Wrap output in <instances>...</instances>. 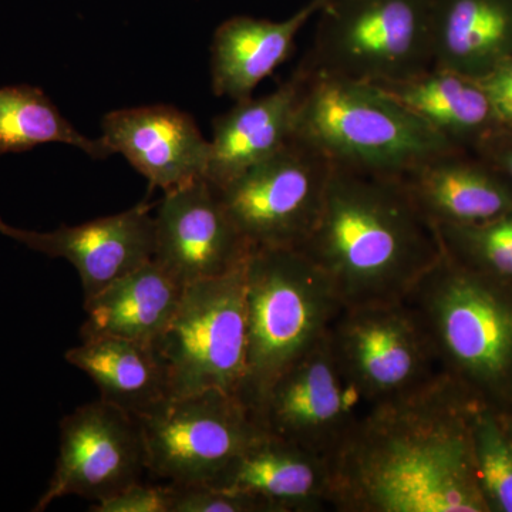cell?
I'll return each instance as SVG.
<instances>
[{
    "mask_svg": "<svg viewBox=\"0 0 512 512\" xmlns=\"http://www.w3.org/2000/svg\"><path fill=\"white\" fill-rule=\"evenodd\" d=\"M174 512H276L274 505L210 485H178Z\"/></svg>",
    "mask_w": 512,
    "mask_h": 512,
    "instance_id": "26",
    "label": "cell"
},
{
    "mask_svg": "<svg viewBox=\"0 0 512 512\" xmlns=\"http://www.w3.org/2000/svg\"><path fill=\"white\" fill-rule=\"evenodd\" d=\"M185 286L154 259L84 299L82 340L119 338L154 343L174 318Z\"/></svg>",
    "mask_w": 512,
    "mask_h": 512,
    "instance_id": "20",
    "label": "cell"
},
{
    "mask_svg": "<svg viewBox=\"0 0 512 512\" xmlns=\"http://www.w3.org/2000/svg\"><path fill=\"white\" fill-rule=\"evenodd\" d=\"M373 406L328 335L275 380L254 417L265 433L329 463Z\"/></svg>",
    "mask_w": 512,
    "mask_h": 512,
    "instance_id": "10",
    "label": "cell"
},
{
    "mask_svg": "<svg viewBox=\"0 0 512 512\" xmlns=\"http://www.w3.org/2000/svg\"><path fill=\"white\" fill-rule=\"evenodd\" d=\"M50 143L79 148L93 160H106L114 154L103 137L80 133L40 87H0V156L26 153Z\"/></svg>",
    "mask_w": 512,
    "mask_h": 512,
    "instance_id": "24",
    "label": "cell"
},
{
    "mask_svg": "<svg viewBox=\"0 0 512 512\" xmlns=\"http://www.w3.org/2000/svg\"><path fill=\"white\" fill-rule=\"evenodd\" d=\"M247 373L241 400L254 410L282 373L329 335L345 306L299 249H255L245 266Z\"/></svg>",
    "mask_w": 512,
    "mask_h": 512,
    "instance_id": "5",
    "label": "cell"
},
{
    "mask_svg": "<svg viewBox=\"0 0 512 512\" xmlns=\"http://www.w3.org/2000/svg\"><path fill=\"white\" fill-rule=\"evenodd\" d=\"M478 485L490 511L512 512V437L500 414L478 404L471 420Z\"/></svg>",
    "mask_w": 512,
    "mask_h": 512,
    "instance_id": "25",
    "label": "cell"
},
{
    "mask_svg": "<svg viewBox=\"0 0 512 512\" xmlns=\"http://www.w3.org/2000/svg\"><path fill=\"white\" fill-rule=\"evenodd\" d=\"M448 151L402 175L414 204L434 225H476L512 211V183L495 167L471 163Z\"/></svg>",
    "mask_w": 512,
    "mask_h": 512,
    "instance_id": "18",
    "label": "cell"
},
{
    "mask_svg": "<svg viewBox=\"0 0 512 512\" xmlns=\"http://www.w3.org/2000/svg\"><path fill=\"white\" fill-rule=\"evenodd\" d=\"M488 161L493 163L512 183V130L498 127L481 141Z\"/></svg>",
    "mask_w": 512,
    "mask_h": 512,
    "instance_id": "29",
    "label": "cell"
},
{
    "mask_svg": "<svg viewBox=\"0 0 512 512\" xmlns=\"http://www.w3.org/2000/svg\"><path fill=\"white\" fill-rule=\"evenodd\" d=\"M507 431H508V430H507ZM508 433H510V436L512 437V433H511V431H508Z\"/></svg>",
    "mask_w": 512,
    "mask_h": 512,
    "instance_id": "31",
    "label": "cell"
},
{
    "mask_svg": "<svg viewBox=\"0 0 512 512\" xmlns=\"http://www.w3.org/2000/svg\"><path fill=\"white\" fill-rule=\"evenodd\" d=\"M202 485L261 498L276 512L330 510L328 461L265 431Z\"/></svg>",
    "mask_w": 512,
    "mask_h": 512,
    "instance_id": "16",
    "label": "cell"
},
{
    "mask_svg": "<svg viewBox=\"0 0 512 512\" xmlns=\"http://www.w3.org/2000/svg\"><path fill=\"white\" fill-rule=\"evenodd\" d=\"M302 73H295L266 96L237 101L212 121L210 160L205 178L220 188L291 141L301 94Z\"/></svg>",
    "mask_w": 512,
    "mask_h": 512,
    "instance_id": "17",
    "label": "cell"
},
{
    "mask_svg": "<svg viewBox=\"0 0 512 512\" xmlns=\"http://www.w3.org/2000/svg\"><path fill=\"white\" fill-rule=\"evenodd\" d=\"M299 70L302 87L292 137L333 167L402 177L458 148L376 84L303 64Z\"/></svg>",
    "mask_w": 512,
    "mask_h": 512,
    "instance_id": "3",
    "label": "cell"
},
{
    "mask_svg": "<svg viewBox=\"0 0 512 512\" xmlns=\"http://www.w3.org/2000/svg\"><path fill=\"white\" fill-rule=\"evenodd\" d=\"M488 234L493 235L498 241L503 242L512 251V211L508 214L501 215L495 220L478 224Z\"/></svg>",
    "mask_w": 512,
    "mask_h": 512,
    "instance_id": "30",
    "label": "cell"
},
{
    "mask_svg": "<svg viewBox=\"0 0 512 512\" xmlns=\"http://www.w3.org/2000/svg\"><path fill=\"white\" fill-rule=\"evenodd\" d=\"M480 402L447 375L375 404L329 461L339 512H488L471 447Z\"/></svg>",
    "mask_w": 512,
    "mask_h": 512,
    "instance_id": "1",
    "label": "cell"
},
{
    "mask_svg": "<svg viewBox=\"0 0 512 512\" xmlns=\"http://www.w3.org/2000/svg\"><path fill=\"white\" fill-rule=\"evenodd\" d=\"M154 224L153 259L184 286L227 275L254 251L207 178L164 192Z\"/></svg>",
    "mask_w": 512,
    "mask_h": 512,
    "instance_id": "13",
    "label": "cell"
},
{
    "mask_svg": "<svg viewBox=\"0 0 512 512\" xmlns=\"http://www.w3.org/2000/svg\"><path fill=\"white\" fill-rule=\"evenodd\" d=\"M329 338L375 404L414 392L443 375L426 333L404 301L345 308Z\"/></svg>",
    "mask_w": 512,
    "mask_h": 512,
    "instance_id": "11",
    "label": "cell"
},
{
    "mask_svg": "<svg viewBox=\"0 0 512 512\" xmlns=\"http://www.w3.org/2000/svg\"><path fill=\"white\" fill-rule=\"evenodd\" d=\"M512 57V0H434L433 67L481 79Z\"/></svg>",
    "mask_w": 512,
    "mask_h": 512,
    "instance_id": "21",
    "label": "cell"
},
{
    "mask_svg": "<svg viewBox=\"0 0 512 512\" xmlns=\"http://www.w3.org/2000/svg\"><path fill=\"white\" fill-rule=\"evenodd\" d=\"M0 234L49 258L66 259L89 299L153 259L156 224L151 205L141 202L120 214L76 227L63 224L52 232L12 227L0 218Z\"/></svg>",
    "mask_w": 512,
    "mask_h": 512,
    "instance_id": "14",
    "label": "cell"
},
{
    "mask_svg": "<svg viewBox=\"0 0 512 512\" xmlns=\"http://www.w3.org/2000/svg\"><path fill=\"white\" fill-rule=\"evenodd\" d=\"M299 251L328 278L345 308L403 302L444 255L436 225L399 177L336 167Z\"/></svg>",
    "mask_w": 512,
    "mask_h": 512,
    "instance_id": "2",
    "label": "cell"
},
{
    "mask_svg": "<svg viewBox=\"0 0 512 512\" xmlns=\"http://www.w3.org/2000/svg\"><path fill=\"white\" fill-rule=\"evenodd\" d=\"M245 266L185 286L174 318L153 343L171 397L218 390L241 399L247 373Z\"/></svg>",
    "mask_w": 512,
    "mask_h": 512,
    "instance_id": "7",
    "label": "cell"
},
{
    "mask_svg": "<svg viewBox=\"0 0 512 512\" xmlns=\"http://www.w3.org/2000/svg\"><path fill=\"white\" fill-rule=\"evenodd\" d=\"M137 420L148 473L177 485L207 484L264 433L241 399L218 390L168 397Z\"/></svg>",
    "mask_w": 512,
    "mask_h": 512,
    "instance_id": "9",
    "label": "cell"
},
{
    "mask_svg": "<svg viewBox=\"0 0 512 512\" xmlns=\"http://www.w3.org/2000/svg\"><path fill=\"white\" fill-rule=\"evenodd\" d=\"M483 87L498 126L512 130V57L478 79Z\"/></svg>",
    "mask_w": 512,
    "mask_h": 512,
    "instance_id": "28",
    "label": "cell"
},
{
    "mask_svg": "<svg viewBox=\"0 0 512 512\" xmlns=\"http://www.w3.org/2000/svg\"><path fill=\"white\" fill-rule=\"evenodd\" d=\"M333 165L291 138L217 188L222 207L254 249H301L322 210Z\"/></svg>",
    "mask_w": 512,
    "mask_h": 512,
    "instance_id": "8",
    "label": "cell"
},
{
    "mask_svg": "<svg viewBox=\"0 0 512 512\" xmlns=\"http://www.w3.org/2000/svg\"><path fill=\"white\" fill-rule=\"evenodd\" d=\"M326 0H309L282 22L237 16L222 23L211 47L215 96L241 101L292 55L296 36Z\"/></svg>",
    "mask_w": 512,
    "mask_h": 512,
    "instance_id": "19",
    "label": "cell"
},
{
    "mask_svg": "<svg viewBox=\"0 0 512 512\" xmlns=\"http://www.w3.org/2000/svg\"><path fill=\"white\" fill-rule=\"evenodd\" d=\"M146 448L137 417L106 400L83 404L60 421L59 456L32 511L76 495L93 503L141 481Z\"/></svg>",
    "mask_w": 512,
    "mask_h": 512,
    "instance_id": "12",
    "label": "cell"
},
{
    "mask_svg": "<svg viewBox=\"0 0 512 512\" xmlns=\"http://www.w3.org/2000/svg\"><path fill=\"white\" fill-rule=\"evenodd\" d=\"M178 485H150L141 481L128 485L120 493L97 501L92 512H174Z\"/></svg>",
    "mask_w": 512,
    "mask_h": 512,
    "instance_id": "27",
    "label": "cell"
},
{
    "mask_svg": "<svg viewBox=\"0 0 512 512\" xmlns=\"http://www.w3.org/2000/svg\"><path fill=\"white\" fill-rule=\"evenodd\" d=\"M434 0H326L303 66L360 82H403L433 67Z\"/></svg>",
    "mask_w": 512,
    "mask_h": 512,
    "instance_id": "6",
    "label": "cell"
},
{
    "mask_svg": "<svg viewBox=\"0 0 512 512\" xmlns=\"http://www.w3.org/2000/svg\"><path fill=\"white\" fill-rule=\"evenodd\" d=\"M404 302L426 333L441 372L477 402L512 386V296L507 286L448 256Z\"/></svg>",
    "mask_w": 512,
    "mask_h": 512,
    "instance_id": "4",
    "label": "cell"
},
{
    "mask_svg": "<svg viewBox=\"0 0 512 512\" xmlns=\"http://www.w3.org/2000/svg\"><path fill=\"white\" fill-rule=\"evenodd\" d=\"M103 137L114 154L164 192L205 178L210 140H205L190 114L173 106L133 107L107 113Z\"/></svg>",
    "mask_w": 512,
    "mask_h": 512,
    "instance_id": "15",
    "label": "cell"
},
{
    "mask_svg": "<svg viewBox=\"0 0 512 512\" xmlns=\"http://www.w3.org/2000/svg\"><path fill=\"white\" fill-rule=\"evenodd\" d=\"M379 87L458 148L470 141L480 144L500 127L481 84L464 74L431 67L412 79Z\"/></svg>",
    "mask_w": 512,
    "mask_h": 512,
    "instance_id": "23",
    "label": "cell"
},
{
    "mask_svg": "<svg viewBox=\"0 0 512 512\" xmlns=\"http://www.w3.org/2000/svg\"><path fill=\"white\" fill-rule=\"evenodd\" d=\"M67 363L99 387L100 399L141 416L171 397L167 370L153 343L119 338L82 340L67 350Z\"/></svg>",
    "mask_w": 512,
    "mask_h": 512,
    "instance_id": "22",
    "label": "cell"
}]
</instances>
